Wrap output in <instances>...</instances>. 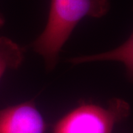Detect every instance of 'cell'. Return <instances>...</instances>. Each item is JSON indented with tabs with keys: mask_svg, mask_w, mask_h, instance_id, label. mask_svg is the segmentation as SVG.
Wrapping results in <instances>:
<instances>
[{
	"mask_svg": "<svg viewBox=\"0 0 133 133\" xmlns=\"http://www.w3.org/2000/svg\"><path fill=\"white\" fill-rule=\"evenodd\" d=\"M5 24V19L4 17L2 16V15L0 14V28L2 26H3V24Z\"/></svg>",
	"mask_w": 133,
	"mask_h": 133,
	"instance_id": "5",
	"label": "cell"
},
{
	"mask_svg": "<svg viewBox=\"0 0 133 133\" xmlns=\"http://www.w3.org/2000/svg\"><path fill=\"white\" fill-rule=\"evenodd\" d=\"M46 124L33 101L0 110V133H44Z\"/></svg>",
	"mask_w": 133,
	"mask_h": 133,
	"instance_id": "3",
	"label": "cell"
},
{
	"mask_svg": "<svg viewBox=\"0 0 133 133\" xmlns=\"http://www.w3.org/2000/svg\"><path fill=\"white\" fill-rule=\"evenodd\" d=\"M24 58V49L6 37H0V78L7 70L17 69Z\"/></svg>",
	"mask_w": 133,
	"mask_h": 133,
	"instance_id": "4",
	"label": "cell"
},
{
	"mask_svg": "<svg viewBox=\"0 0 133 133\" xmlns=\"http://www.w3.org/2000/svg\"><path fill=\"white\" fill-rule=\"evenodd\" d=\"M129 114V105L118 98L111 100L107 108L81 105L58 121L52 133H112L115 124Z\"/></svg>",
	"mask_w": 133,
	"mask_h": 133,
	"instance_id": "2",
	"label": "cell"
},
{
	"mask_svg": "<svg viewBox=\"0 0 133 133\" xmlns=\"http://www.w3.org/2000/svg\"><path fill=\"white\" fill-rule=\"evenodd\" d=\"M108 0H52L47 24L33 43L49 70L57 62L58 53L78 23L85 16L101 17L109 9Z\"/></svg>",
	"mask_w": 133,
	"mask_h": 133,
	"instance_id": "1",
	"label": "cell"
}]
</instances>
